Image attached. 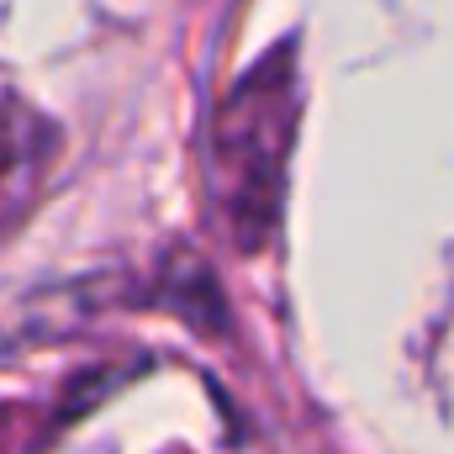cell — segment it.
Returning a JSON list of instances; mask_svg holds the SVG:
<instances>
[{"label":"cell","mask_w":454,"mask_h":454,"mask_svg":"<svg viewBox=\"0 0 454 454\" xmlns=\"http://www.w3.org/2000/svg\"><path fill=\"white\" fill-rule=\"evenodd\" d=\"M43 127L16 106H0V223L27 201L43 175Z\"/></svg>","instance_id":"cell-1"}]
</instances>
